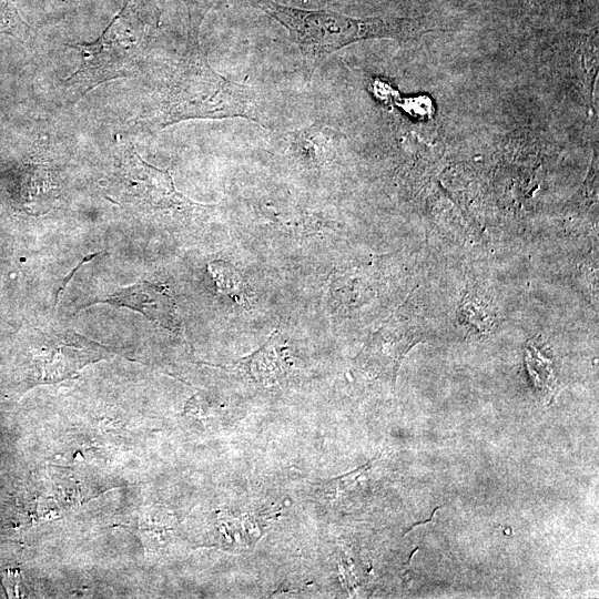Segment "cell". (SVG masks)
Segmentation results:
<instances>
[{
    "label": "cell",
    "mask_w": 599,
    "mask_h": 599,
    "mask_svg": "<svg viewBox=\"0 0 599 599\" xmlns=\"http://www.w3.org/2000/svg\"><path fill=\"white\" fill-rule=\"evenodd\" d=\"M97 303L134 309L159 326L170 331H176L180 327L174 300L169 290L162 284L136 283L118 290L106 298L94 301L87 307Z\"/></svg>",
    "instance_id": "obj_5"
},
{
    "label": "cell",
    "mask_w": 599,
    "mask_h": 599,
    "mask_svg": "<svg viewBox=\"0 0 599 599\" xmlns=\"http://www.w3.org/2000/svg\"><path fill=\"white\" fill-rule=\"evenodd\" d=\"M335 138L334 130L322 122L288 131L284 135L291 160L309 171H318L328 165L334 158Z\"/></svg>",
    "instance_id": "obj_6"
},
{
    "label": "cell",
    "mask_w": 599,
    "mask_h": 599,
    "mask_svg": "<svg viewBox=\"0 0 599 599\" xmlns=\"http://www.w3.org/2000/svg\"><path fill=\"white\" fill-rule=\"evenodd\" d=\"M190 118H242L268 128L257 89L214 71L196 41L181 65L165 111L167 123Z\"/></svg>",
    "instance_id": "obj_2"
},
{
    "label": "cell",
    "mask_w": 599,
    "mask_h": 599,
    "mask_svg": "<svg viewBox=\"0 0 599 599\" xmlns=\"http://www.w3.org/2000/svg\"><path fill=\"white\" fill-rule=\"evenodd\" d=\"M207 270L213 277L217 291L237 303L247 300V286L240 272L231 264L222 260L212 261Z\"/></svg>",
    "instance_id": "obj_7"
},
{
    "label": "cell",
    "mask_w": 599,
    "mask_h": 599,
    "mask_svg": "<svg viewBox=\"0 0 599 599\" xmlns=\"http://www.w3.org/2000/svg\"><path fill=\"white\" fill-rule=\"evenodd\" d=\"M21 578L17 571H11L3 578V586L9 597H20Z\"/></svg>",
    "instance_id": "obj_8"
},
{
    "label": "cell",
    "mask_w": 599,
    "mask_h": 599,
    "mask_svg": "<svg viewBox=\"0 0 599 599\" xmlns=\"http://www.w3.org/2000/svg\"><path fill=\"white\" fill-rule=\"evenodd\" d=\"M423 338L424 333L417 319L408 316L400 307L368 336L354 365L394 387L403 359Z\"/></svg>",
    "instance_id": "obj_3"
},
{
    "label": "cell",
    "mask_w": 599,
    "mask_h": 599,
    "mask_svg": "<svg viewBox=\"0 0 599 599\" xmlns=\"http://www.w3.org/2000/svg\"><path fill=\"white\" fill-rule=\"evenodd\" d=\"M35 359L38 383H55L73 376L91 362L105 357V347L73 333H54Z\"/></svg>",
    "instance_id": "obj_4"
},
{
    "label": "cell",
    "mask_w": 599,
    "mask_h": 599,
    "mask_svg": "<svg viewBox=\"0 0 599 599\" xmlns=\"http://www.w3.org/2000/svg\"><path fill=\"white\" fill-rule=\"evenodd\" d=\"M251 2L287 30L309 77L325 58L355 42L393 39L407 43L435 30L426 18H356L331 10L291 7L273 0Z\"/></svg>",
    "instance_id": "obj_1"
}]
</instances>
